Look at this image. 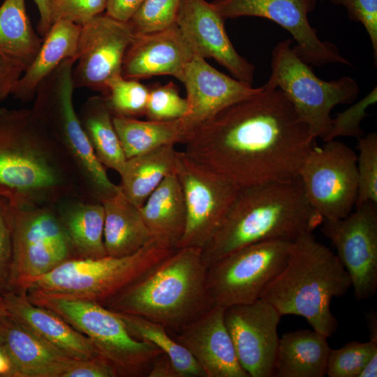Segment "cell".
<instances>
[{"label":"cell","instance_id":"6da1fadb","mask_svg":"<svg viewBox=\"0 0 377 377\" xmlns=\"http://www.w3.org/2000/svg\"><path fill=\"white\" fill-rule=\"evenodd\" d=\"M316 139L285 94L265 83L191 131L184 151L241 188L298 177Z\"/></svg>","mask_w":377,"mask_h":377},{"label":"cell","instance_id":"7a4b0ae2","mask_svg":"<svg viewBox=\"0 0 377 377\" xmlns=\"http://www.w3.org/2000/svg\"><path fill=\"white\" fill-rule=\"evenodd\" d=\"M0 196L13 207L81 198L68 160L31 108L0 114Z\"/></svg>","mask_w":377,"mask_h":377},{"label":"cell","instance_id":"3957f363","mask_svg":"<svg viewBox=\"0 0 377 377\" xmlns=\"http://www.w3.org/2000/svg\"><path fill=\"white\" fill-rule=\"evenodd\" d=\"M323 217L309 202L299 177L241 187L215 232L202 249L209 267L244 246L264 241H294L313 231Z\"/></svg>","mask_w":377,"mask_h":377},{"label":"cell","instance_id":"277c9868","mask_svg":"<svg viewBox=\"0 0 377 377\" xmlns=\"http://www.w3.org/2000/svg\"><path fill=\"white\" fill-rule=\"evenodd\" d=\"M207 269L202 249H177L104 306L178 332L214 306L207 288Z\"/></svg>","mask_w":377,"mask_h":377},{"label":"cell","instance_id":"5b68a950","mask_svg":"<svg viewBox=\"0 0 377 377\" xmlns=\"http://www.w3.org/2000/svg\"><path fill=\"white\" fill-rule=\"evenodd\" d=\"M350 288L349 275L337 255L307 231L293 241L285 265L260 299L281 316H302L312 329L330 337L338 327L331 302Z\"/></svg>","mask_w":377,"mask_h":377},{"label":"cell","instance_id":"8992f818","mask_svg":"<svg viewBox=\"0 0 377 377\" xmlns=\"http://www.w3.org/2000/svg\"><path fill=\"white\" fill-rule=\"evenodd\" d=\"M76 60H64L39 84L34 114L47 129L68 160L81 198L102 202L119 191L95 155L73 102V69Z\"/></svg>","mask_w":377,"mask_h":377},{"label":"cell","instance_id":"52a82bcc","mask_svg":"<svg viewBox=\"0 0 377 377\" xmlns=\"http://www.w3.org/2000/svg\"><path fill=\"white\" fill-rule=\"evenodd\" d=\"M175 250L151 238L129 256L71 259L44 274L23 280L14 292L38 290L104 306Z\"/></svg>","mask_w":377,"mask_h":377},{"label":"cell","instance_id":"ba28073f","mask_svg":"<svg viewBox=\"0 0 377 377\" xmlns=\"http://www.w3.org/2000/svg\"><path fill=\"white\" fill-rule=\"evenodd\" d=\"M24 293L32 304L54 313L88 338L117 377H148L152 363L163 353L151 342L132 337L119 316L100 304L38 290Z\"/></svg>","mask_w":377,"mask_h":377},{"label":"cell","instance_id":"9c48e42d","mask_svg":"<svg viewBox=\"0 0 377 377\" xmlns=\"http://www.w3.org/2000/svg\"><path fill=\"white\" fill-rule=\"evenodd\" d=\"M292 43L293 40L288 38L273 48L271 74L266 84L280 89L315 138L326 142L331 130L332 110L338 105L353 103L360 87L355 79L347 75L331 81L320 79L296 54Z\"/></svg>","mask_w":377,"mask_h":377},{"label":"cell","instance_id":"30bf717a","mask_svg":"<svg viewBox=\"0 0 377 377\" xmlns=\"http://www.w3.org/2000/svg\"><path fill=\"white\" fill-rule=\"evenodd\" d=\"M292 242L274 239L254 243L210 265L207 282L213 305L226 309L260 299L285 265Z\"/></svg>","mask_w":377,"mask_h":377},{"label":"cell","instance_id":"8fae6325","mask_svg":"<svg viewBox=\"0 0 377 377\" xmlns=\"http://www.w3.org/2000/svg\"><path fill=\"white\" fill-rule=\"evenodd\" d=\"M306 197L324 221L341 219L355 208L358 191L357 154L334 140L316 144L299 172Z\"/></svg>","mask_w":377,"mask_h":377},{"label":"cell","instance_id":"7c38bea8","mask_svg":"<svg viewBox=\"0 0 377 377\" xmlns=\"http://www.w3.org/2000/svg\"><path fill=\"white\" fill-rule=\"evenodd\" d=\"M14 228L10 286L44 274L75 258L54 205L13 207Z\"/></svg>","mask_w":377,"mask_h":377},{"label":"cell","instance_id":"4fadbf2b","mask_svg":"<svg viewBox=\"0 0 377 377\" xmlns=\"http://www.w3.org/2000/svg\"><path fill=\"white\" fill-rule=\"evenodd\" d=\"M175 172L182 188L186 211V226L177 249H202L220 225L240 187L184 151H177Z\"/></svg>","mask_w":377,"mask_h":377},{"label":"cell","instance_id":"5bb4252c","mask_svg":"<svg viewBox=\"0 0 377 377\" xmlns=\"http://www.w3.org/2000/svg\"><path fill=\"white\" fill-rule=\"evenodd\" d=\"M318 0H214L213 5L225 19L258 17L273 21L288 31L297 45L293 47L305 63L314 66L328 64L351 66L337 46L323 41L311 27L308 15Z\"/></svg>","mask_w":377,"mask_h":377},{"label":"cell","instance_id":"9a60e30c","mask_svg":"<svg viewBox=\"0 0 377 377\" xmlns=\"http://www.w3.org/2000/svg\"><path fill=\"white\" fill-rule=\"evenodd\" d=\"M321 231L336 249L356 300L373 297L377 290V204L364 202L341 219L323 221Z\"/></svg>","mask_w":377,"mask_h":377},{"label":"cell","instance_id":"2e32d148","mask_svg":"<svg viewBox=\"0 0 377 377\" xmlns=\"http://www.w3.org/2000/svg\"><path fill=\"white\" fill-rule=\"evenodd\" d=\"M134 35L128 22L106 13L82 25L73 69L75 88H89L104 95L107 83L121 75L124 57Z\"/></svg>","mask_w":377,"mask_h":377},{"label":"cell","instance_id":"e0dca14e","mask_svg":"<svg viewBox=\"0 0 377 377\" xmlns=\"http://www.w3.org/2000/svg\"><path fill=\"white\" fill-rule=\"evenodd\" d=\"M281 318L263 299L225 309V323L238 361L249 377L274 376Z\"/></svg>","mask_w":377,"mask_h":377},{"label":"cell","instance_id":"ac0fdd59","mask_svg":"<svg viewBox=\"0 0 377 377\" xmlns=\"http://www.w3.org/2000/svg\"><path fill=\"white\" fill-rule=\"evenodd\" d=\"M225 19L212 3L182 0L176 18L195 55L212 58L235 79L252 84L255 66L232 45L225 29Z\"/></svg>","mask_w":377,"mask_h":377},{"label":"cell","instance_id":"d6986e66","mask_svg":"<svg viewBox=\"0 0 377 377\" xmlns=\"http://www.w3.org/2000/svg\"><path fill=\"white\" fill-rule=\"evenodd\" d=\"M182 82L186 88L188 104L186 114L180 118L186 138L221 110L263 89V85L253 87L219 71L197 55L186 65Z\"/></svg>","mask_w":377,"mask_h":377},{"label":"cell","instance_id":"ffe728a7","mask_svg":"<svg viewBox=\"0 0 377 377\" xmlns=\"http://www.w3.org/2000/svg\"><path fill=\"white\" fill-rule=\"evenodd\" d=\"M225 309L213 306L172 337L196 360L206 377H249L239 364L224 320Z\"/></svg>","mask_w":377,"mask_h":377},{"label":"cell","instance_id":"44dd1931","mask_svg":"<svg viewBox=\"0 0 377 377\" xmlns=\"http://www.w3.org/2000/svg\"><path fill=\"white\" fill-rule=\"evenodd\" d=\"M194 55L176 23L160 31L135 34L125 53L121 75L133 80L171 75L182 82L185 66Z\"/></svg>","mask_w":377,"mask_h":377},{"label":"cell","instance_id":"7402d4cb","mask_svg":"<svg viewBox=\"0 0 377 377\" xmlns=\"http://www.w3.org/2000/svg\"><path fill=\"white\" fill-rule=\"evenodd\" d=\"M2 297L10 317L62 355L74 360L99 355L88 338L54 313L32 304L25 293L10 291Z\"/></svg>","mask_w":377,"mask_h":377},{"label":"cell","instance_id":"603a6c76","mask_svg":"<svg viewBox=\"0 0 377 377\" xmlns=\"http://www.w3.org/2000/svg\"><path fill=\"white\" fill-rule=\"evenodd\" d=\"M0 333L14 377H64L75 360L58 352L8 315L0 320Z\"/></svg>","mask_w":377,"mask_h":377},{"label":"cell","instance_id":"cb8c5ba5","mask_svg":"<svg viewBox=\"0 0 377 377\" xmlns=\"http://www.w3.org/2000/svg\"><path fill=\"white\" fill-rule=\"evenodd\" d=\"M54 207L75 258L108 256L103 238L105 210L101 202L71 196L59 200Z\"/></svg>","mask_w":377,"mask_h":377},{"label":"cell","instance_id":"d4e9b609","mask_svg":"<svg viewBox=\"0 0 377 377\" xmlns=\"http://www.w3.org/2000/svg\"><path fill=\"white\" fill-rule=\"evenodd\" d=\"M80 29V25L66 20L52 24L35 59L13 90L15 98L23 102L34 100L39 84L64 60H77Z\"/></svg>","mask_w":377,"mask_h":377},{"label":"cell","instance_id":"484cf974","mask_svg":"<svg viewBox=\"0 0 377 377\" xmlns=\"http://www.w3.org/2000/svg\"><path fill=\"white\" fill-rule=\"evenodd\" d=\"M328 338L313 329L298 330L283 334L279 337L274 376H326L331 349Z\"/></svg>","mask_w":377,"mask_h":377},{"label":"cell","instance_id":"4316f807","mask_svg":"<svg viewBox=\"0 0 377 377\" xmlns=\"http://www.w3.org/2000/svg\"><path fill=\"white\" fill-rule=\"evenodd\" d=\"M139 211L151 237L177 249L184 231L186 211L182 188L175 172L164 178Z\"/></svg>","mask_w":377,"mask_h":377},{"label":"cell","instance_id":"83f0119b","mask_svg":"<svg viewBox=\"0 0 377 377\" xmlns=\"http://www.w3.org/2000/svg\"><path fill=\"white\" fill-rule=\"evenodd\" d=\"M101 202L105 210L103 238L108 256L131 255L152 238L139 208L125 197L120 188L117 193Z\"/></svg>","mask_w":377,"mask_h":377},{"label":"cell","instance_id":"f1b7e54d","mask_svg":"<svg viewBox=\"0 0 377 377\" xmlns=\"http://www.w3.org/2000/svg\"><path fill=\"white\" fill-rule=\"evenodd\" d=\"M177 151L175 145H168L126 158L119 172L125 197L140 207L164 178L175 172Z\"/></svg>","mask_w":377,"mask_h":377},{"label":"cell","instance_id":"f546056e","mask_svg":"<svg viewBox=\"0 0 377 377\" xmlns=\"http://www.w3.org/2000/svg\"><path fill=\"white\" fill-rule=\"evenodd\" d=\"M77 114L98 161L105 168L119 173L126 157L103 96L89 97Z\"/></svg>","mask_w":377,"mask_h":377},{"label":"cell","instance_id":"4dcf8cb0","mask_svg":"<svg viewBox=\"0 0 377 377\" xmlns=\"http://www.w3.org/2000/svg\"><path fill=\"white\" fill-rule=\"evenodd\" d=\"M112 121L126 158L165 145L184 144L186 139L181 119L142 121L112 115Z\"/></svg>","mask_w":377,"mask_h":377},{"label":"cell","instance_id":"1f68e13d","mask_svg":"<svg viewBox=\"0 0 377 377\" xmlns=\"http://www.w3.org/2000/svg\"><path fill=\"white\" fill-rule=\"evenodd\" d=\"M43 40L31 25L25 0H4L0 6V51L27 68L35 59Z\"/></svg>","mask_w":377,"mask_h":377},{"label":"cell","instance_id":"d6a6232c","mask_svg":"<svg viewBox=\"0 0 377 377\" xmlns=\"http://www.w3.org/2000/svg\"><path fill=\"white\" fill-rule=\"evenodd\" d=\"M115 313L124 321L132 337L151 342L165 354L180 377H206L196 360L172 337L164 325L138 316Z\"/></svg>","mask_w":377,"mask_h":377},{"label":"cell","instance_id":"836d02e7","mask_svg":"<svg viewBox=\"0 0 377 377\" xmlns=\"http://www.w3.org/2000/svg\"><path fill=\"white\" fill-rule=\"evenodd\" d=\"M149 91L138 80L118 75L107 83L103 96L113 116L138 118L145 114Z\"/></svg>","mask_w":377,"mask_h":377},{"label":"cell","instance_id":"e575fe53","mask_svg":"<svg viewBox=\"0 0 377 377\" xmlns=\"http://www.w3.org/2000/svg\"><path fill=\"white\" fill-rule=\"evenodd\" d=\"M377 353V341H352L338 349H330L326 375L358 377L369 359Z\"/></svg>","mask_w":377,"mask_h":377},{"label":"cell","instance_id":"d590c367","mask_svg":"<svg viewBox=\"0 0 377 377\" xmlns=\"http://www.w3.org/2000/svg\"><path fill=\"white\" fill-rule=\"evenodd\" d=\"M357 139L358 191L355 207L367 202L377 204V133L372 132Z\"/></svg>","mask_w":377,"mask_h":377},{"label":"cell","instance_id":"8d00e7d4","mask_svg":"<svg viewBox=\"0 0 377 377\" xmlns=\"http://www.w3.org/2000/svg\"><path fill=\"white\" fill-rule=\"evenodd\" d=\"M182 0H145L128 22L134 34H146L175 24Z\"/></svg>","mask_w":377,"mask_h":377},{"label":"cell","instance_id":"74e56055","mask_svg":"<svg viewBox=\"0 0 377 377\" xmlns=\"http://www.w3.org/2000/svg\"><path fill=\"white\" fill-rule=\"evenodd\" d=\"M149 96L145 116L149 120L168 121L183 117L188 104L172 82L149 88Z\"/></svg>","mask_w":377,"mask_h":377},{"label":"cell","instance_id":"f35d334b","mask_svg":"<svg viewBox=\"0 0 377 377\" xmlns=\"http://www.w3.org/2000/svg\"><path fill=\"white\" fill-rule=\"evenodd\" d=\"M377 101V87L357 103L352 104L346 110L338 113L332 119L331 130L328 140L338 137H354L359 138L364 135L361 123L367 116V109Z\"/></svg>","mask_w":377,"mask_h":377},{"label":"cell","instance_id":"ab89813d","mask_svg":"<svg viewBox=\"0 0 377 377\" xmlns=\"http://www.w3.org/2000/svg\"><path fill=\"white\" fill-rule=\"evenodd\" d=\"M14 214L11 204L0 196V295L11 291Z\"/></svg>","mask_w":377,"mask_h":377},{"label":"cell","instance_id":"60d3db41","mask_svg":"<svg viewBox=\"0 0 377 377\" xmlns=\"http://www.w3.org/2000/svg\"><path fill=\"white\" fill-rule=\"evenodd\" d=\"M108 0H50L52 24L66 20L83 25L106 9Z\"/></svg>","mask_w":377,"mask_h":377},{"label":"cell","instance_id":"b9f144b4","mask_svg":"<svg viewBox=\"0 0 377 377\" xmlns=\"http://www.w3.org/2000/svg\"><path fill=\"white\" fill-rule=\"evenodd\" d=\"M346 10L350 20L361 23L369 37L376 66L377 60V0H329Z\"/></svg>","mask_w":377,"mask_h":377},{"label":"cell","instance_id":"7bdbcfd3","mask_svg":"<svg viewBox=\"0 0 377 377\" xmlns=\"http://www.w3.org/2000/svg\"><path fill=\"white\" fill-rule=\"evenodd\" d=\"M26 68L20 61L0 51V101L12 94Z\"/></svg>","mask_w":377,"mask_h":377},{"label":"cell","instance_id":"ee69618b","mask_svg":"<svg viewBox=\"0 0 377 377\" xmlns=\"http://www.w3.org/2000/svg\"><path fill=\"white\" fill-rule=\"evenodd\" d=\"M64 377H117L112 367L101 356L75 360Z\"/></svg>","mask_w":377,"mask_h":377},{"label":"cell","instance_id":"f6af8a7d","mask_svg":"<svg viewBox=\"0 0 377 377\" xmlns=\"http://www.w3.org/2000/svg\"><path fill=\"white\" fill-rule=\"evenodd\" d=\"M145 0H108L105 13L118 20L128 22Z\"/></svg>","mask_w":377,"mask_h":377},{"label":"cell","instance_id":"bcb514c9","mask_svg":"<svg viewBox=\"0 0 377 377\" xmlns=\"http://www.w3.org/2000/svg\"><path fill=\"white\" fill-rule=\"evenodd\" d=\"M148 377H180V375L170 358L161 353L152 363Z\"/></svg>","mask_w":377,"mask_h":377},{"label":"cell","instance_id":"7dc6e473","mask_svg":"<svg viewBox=\"0 0 377 377\" xmlns=\"http://www.w3.org/2000/svg\"><path fill=\"white\" fill-rule=\"evenodd\" d=\"M40 13V20L37 30L40 36L44 38L49 31L51 26L50 0H34Z\"/></svg>","mask_w":377,"mask_h":377},{"label":"cell","instance_id":"c3c4849f","mask_svg":"<svg viewBox=\"0 0 377 377\" xmlns=\"http://www.w3.org/2000/svg\"><path fill=\"white\" fill-rule=\"evenodd\" d=\"M0 376L14 377V371L11 362L5 350L0 333Z\"/></svg>","mask_w":377,"mask_h":377},{"label":"cell","instance_id":"681fc988","mask_svg":"<svg viewBox=\"0 0 377 377\" xmlns=\"http://www.w3.org/2000/svg\"><path fill=\"white\" fill-rule=\"evenodd\" d=\"M377 376V353H374L366 362L358 377Z\"/></svg>","mask_w":377,"mask_h":377},{"label":"cell","instance_id":"f907efd6","mask_svg":"<svg viewBox=\"0 0 377 377\" xmlns=\"http://www.w3.org/2000/svg\"><path fill=\"white\" fill-rule=\"evenodd\" d=\"M367 324L369 332V340L377 341V313L369 311L367 314Z\"/></svg>","mask_w":377,"mask_h":377},{"label":"cell","instance_id":"816d5d0a","mask_svg":"<svg viewBox=\"0 0 377 377\" xmlns=\"http://www.w3.org/2000/svg\"><path fill=\"white\" fill-rule=\"evenodd\" d=\"M8 315L3 300L0 302V320Z\"/></svg>","mask_w":377,"mask_h":377},{"label":"cell","instance_id":"f5cc1de1","mask_svg":"<svg viewBox=\"0 0 377 377\" xmlns=\"http://www.w3.org/2000/svg\"><path fill=\"white\" fill-rule=\"evenodd\" d=\"M4 108H0V114L3 111Z\"/></svg>","mask_w":377,"mask_h":377},{"label":"cell","instance_id":"db71d44e","mask_svg":"<svg viewBox=\"0 0 377 377\" xmlns=\"http://www.w3.org/2000/svg\"><path fill=\"white\" fill-rule=\"evenodd\" d=\"M3 300V297L0 295V302Z\"/></svg>","mask_w":377,"mask_h":377}]
</instances>
